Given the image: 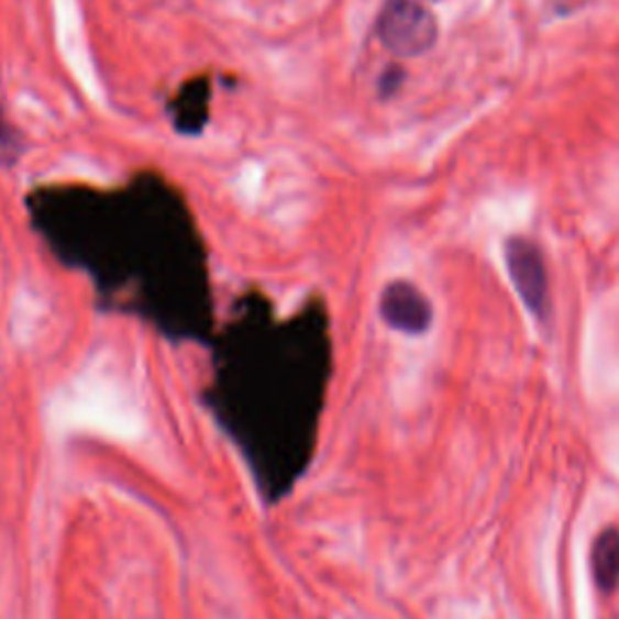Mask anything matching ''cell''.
<instances>
[{"mask_svg": "<svg viewBox=\"0 0 619 619\" xmlns=\"http://www.w3.org/2000/svg\"><path fill=\"white\" fill-rule=\"evenodd\" d=\"M378 36L395 56H419L439 40V22L417 0H387L378 15Z\"/></svg>", "mask_w": 619, "mask_h": 619, "instance_id": "obj_1", "label": "cell"}, {"mask_svg": "<svg viewBox=\"0 0 619 619\" xmlns=\"http://www.w3.org/2000/svg\"><path fill=\"white\" fill-rule=\"evenodd\" d=\"M506 269L511 276L516 294L523 300L530 314L540 322H550L552 318V298H550V276L544 266L542 252L535 242L528 237H508L504 245Z\"/></svg>", "mask_w": 619, "mask_h": 619, "instance_id": "obj_2", "label": "cell"}, {"mask_svg": "<svg viewBox=\"0 0 619 619\" xmlns=\"http://www.w3.org/2000/svg\"><path fill=\"white\" fill-rule=\"evenodd\" d=\"M380 318L393 330L419 336L433 322L431 300L409 281H393L380 296Z\"/></svg>", "mask_w": 619, "mask_h": 619, "instance_id": "obj_3", "label": "cell"}, {"mask_svg": "<svg viewBox=\"0 0 619 619\" xmlns=\"http://www.w3.org/2000/svg\"><path fill=\"white\" fill-rule=\"evenodd\" d=\"M590 568L598 588L610 596L619 586V530L615 526L605 528L593 542Z\"/></svg>", "mask_w": 619, "mask_h": 619, "instance_id": "obj_4", "label": "cell"}, {"mask_svg": "<svg viewBox=\"0 0 619 619\" xmlns=\"http://www.w3.org/2000/svg\"><path fill=\"white\" fill-rule=\"evenodd\" d=\"M20 155H22V143L18 139V133L8 124L3 109H0V167H15Z\"/></svg>", "mask_w": 619, "mask_h": 619, "instance_id": "obj_5", "label": "cell"}]
</instances>
